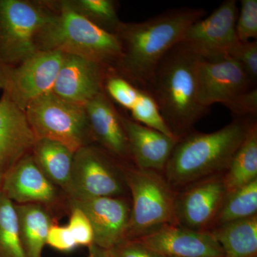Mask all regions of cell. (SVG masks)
<instances>
[{"mask_svg": "<svg viewBox=\"0 0 257 257\" xmlns=\"http://www.w3.org/2000/svg\"><path fill=\"white\" fill-rule=\"evenodd\" d=\"M0 257H26L14 203L0 193Z\"/></svg>", "mask_w": 257, "mask_h": 257, "instance_id": "obj_26", "label": "cell"}, {"mask_svg": "<svg viewBox=\"0 0 257 257\" xmlns=\"http://www.w3.org/2000/svg\"><path fill=\"white\" fill-rule=\"evenodd\" d=\"M130 111L133 121L157 130L171 138H177L166 124L156 101L148 91L141 89L138 101Z\"/></svg>", "mask_w": 257, "mask_h": 257, "instance_id": "obj_27", "label": "cell"}, {"mask_svg": "<svg viewBox=\"0 0 257 257\" xmlns=\"http://www.w3.org/2000/svg\"><path fill=\"white\" fill-rule=\"evenodd\" d=\"M50 2L55 13L37 35V51L78 56L114 69L121 57L117 37L77 14L64 0Z\"/></svg>", "mask_w": 257, "mask_h": 257, "instance_id": "obj_4", "label": "cell"}, {"mask_svg": "<svg viewBox=\"0 0 257 257\" xmlns=\"http://www.w3.org/2000/svg\"><path fill=\"white\" fill-rule=\"evenodd\" d=\"M199 60L179 43L160 61L147 89L179 140L192 132L198 120L209 110L198 100Z\"/></svg>", "mask_w": 257, "mask_h": 257, "instance_id": "obj_2", "label": "cell"}, {"mask_svg": "<svg viewBox=\"0 0 257 257\" xmlns=\"http://www.w3.org/2000/svg\"><path fill=\"white\" fill-rule=\"evenodd\" d=\"M110 156L93 144L74 153L72 178L66 194L68 199L122 197L126 186L122 167L115 165Z\"/></svg>", "mask_w": 257, "mask_h": 257, "instance_id": "obj_9", "label": "cell"}, {"mask_svg": "<svg viewBox=\"0 0 257 257\" xmlns=\"http://www.w3.org/2000/svg\"><path fill=\"white\" fill-rule=\"evenodd\" d=\"M74 155L62 144L47 139H37L32 152L39 168L65 194L70 185Z\"/></svg>", "mask_w": 257, "mask_h": 257, "instance_id": "obj_21", "label": "cell"}, {"mask_svg": "<svg viewBox=\"0 0 257 257\" xmlns=\"http://www.w3.org/2000/svg\"><path fill=\"white\" fill-rule=\"evenodd\" d=\"M255 215H257V179L226 194L213 224L219 226Z\"/></svg>", "mask_w": 257, "mask_h": 257, "instance_id": "obj_24", "label": "cell"}, {"mask_svg": "<svg viewBox=\"0 0 257 257\" xmlns=\"http://www.w3.org/2000/svg\"><path fill=\"white\" fill-rule=\"evenodd\" d=\"M238 13L235 0L223 2L207 18L192 24L179 44L200 60L226 58L239 42L236 35Z\"/></svg>", "mask_w": 257, "mask_h": 257, "instance_id": "obj_10", "label": "cell"}, {"mask_svg": "<svg viewBox=\"0 0 257 257\" xmlns=\"http://www.w3.org/2000/svg\"><path fill=\"white\" fill-rule=\"evenodd\" d=\"M63 58L57 51L37 52L17 65L0 66V89L25 111L32 101L52 92Z\"/></svg>", "mask_w": 257, "mask_h": 257, "instance_id": "obj_8", "label": "cell"}, {"mask_svg": "<svg viewBox=\"0 0 257 257\" xmlns=\"http://www.w3.org/2000/svg\"><path fill=\"white\" fill-rule=\"evenodd\" d=\"M70 9L98 28L116 35L122 25L118 16L117 3L113 0H64Z\"/></svg>", "mask_w": 257, "mask_h": 257, "instance_id": "obj_25", "label": "cell"}, {"mask_svg": "<svg viewBox=\"0 0 257 257\" xmlns=\"http://www.w3.org/2000/svg\"><path fill=\"white\" fill-rule=\"evenodd\" d=\"M254 121L235 117L217 131L190 132L181 138L165 169L168 183L179 187L226 172Z\"/></svg>", "mask_w": 257, "mask_h": 257, "instance_id": "obj_3", "label": "cell"}, {"mask_svg": "<svg viewBox=\"0 0 257 257\" xmlns=\"http://www.w3.org/2000/svg\"><path fill=\"white\" fill-rule=\"evenodd\" d=\"M111 250L115 257H165L138 239H125Z\"/></svg>", "mask_w": 257, "mask_h": 257, "instance_id": "obj_34", "label": "cell"}, {"mask_svg": "<svg viewBox=\"0 0 257 257\" xmlns=\"http://www.w3.org/2000/svg\"><path fill=\"white\" fill-rule=\"evenodd\" d=\"M223 181L226 194L257 179V124H251L247 135L230 162Z\"/></svg>", "mask_w": 257, "mask_h": 257, "instance_id": "obj_23", "label": "cell"}, {"mask_svg": "<svg viewBox=\"0 0 257 257\" xmlns=\"http://www.w3.org/2000/svg\"><path fill=\"white\" fill-rule=\"evenodd\" d=\"M133 198L126 239H137L167 224H178L171 185L157 172L122 167Z\"/></svg>", "mask_w": 257, "mask_h": 257, "instance_id": "obj_5", "label": "cell"}, {"mask_svg": "<svg viewBox=\"0 0 257 257\" xmlns=\"http://www.w3.org/2000/svg\"><path fill=\"white\" fill-rule=\"evenodd\" d=\"M2 193L15 204H38L51 209L60 202L58 187L39 168L32 153L5 172Z\"/></svg>", "mask_w": 257, "mask_h": 257, "instance_id": "obj_15", "label": "cell"}, {"mask_svg": "<svg viewBox=\"0 0 257 257\" xmlns=\"http://www.w3.org/2000/svg\"><path fill=\"white\" fill-rule=\"evenodd\" d=\"M84 107L94 143L115 158L131 159L121 114L104 91L88 101Z\"/></svg>", "mask_w": 257, "mask_h": 257, "instance_id": "obj_17", "label": "cell"}, {"mask_svg": "<svg viewBox=\"0 0 257 257\" xmlns=\"http://www.w3.org/2000/svg\"><path fill=\"white\" fill-rule=\"evenodd\" d=\"M47 244L63 252L73 251L77 247L67 226H61L57 222L52 224L49 230Z\"/></svg>", "mask_w": 257, "mask_h": 257, "instance_id": "obj_33", "label": "cell"}, {"mask_svg": "<svg viewBox=\"0 0 257 257\" xmlns=\"http://www.w3.org/2000/svg\"><path fill=\"white\" fill-rule=\"evenodd\" d=\"M137 239L165 257H224L210 231L179 224L165 225Z\"/></svg>", "mask_w": 257, "mask_h": 257, "instance_id": "obj_14", "label": "cell"}, {"mask_svg": "<svg viewBox=\"0 0 257 257\" xmlns=\"http://www.w3.org/2000/svg\"><path fill=\"white\" fill-rule=\"evenodd\" d=\"M198 100L209 109L216 103L227 104L253 87L242 67L228 57L223 60H200L197 64Z\"/></svg>", "mask_w": 257, "mask_h": 257, "instance_id": "obj_11", "label": "cell"}, {"mask_svg": "<svg viewBox=\"0 0 257 257\" xmlns=\"http://www.w3.org/2000/svg\"><path fill=\"white\" fill-rule=\"evenodd\" d=\"M69 206L84 211L94 231V243L99 247L114 248L126 239L131 204L123 197L69 199Z\"/></svg>", "mask_w": 257, "mask_h": 257, "instance_id": "obj_12", "label": "cell"}, {"mask_svg": "<svg viewBox=\"0 0 257 257\" xmlns=\"http://www.w3.org/2000/svg\"><path fill=\"white\" fill-rule=\"evenodd\" d=\"M5 172L3 169L0 167V193H2V187H3V179H4Z\"/></svg>", "mask_w": 257, "mask_h": 257, "instance_id": "obj_36", "label": "cell"}, {"mask_svg": "<svg viewBox=\"0 0 257 257\" xmlns=\"http://www.w3.org/2000/svg\"><path fill=\"white\" fill-rule=\"evenodd\" d=\"M109 69L94 61L64 54L52 92L64 100L84 106L104 91Z\"/></svg>", "mask_w": 257, "mask_h": 257, "instance_id": "obj_13", "label": "cell"}, {"mask_svg": "<svg viewBox=\"0 0 257 257\" xmlns=\"http://www.w3.org/2000/svg\"><path fill=\"white\" fill-rule=\"evenodd\" d=\"M88 257H115L112 250L99 247L95 244H92L88 247Z\"/></svg>", "mask_w": 257, "mask_h": 257, "instance_id": "obj_35", "label": "cell"}, {"mask_svg": "<svg viewBox=\"0 0 257 257\" xmlns=\"http://www.w3.org/2000/svg\"><path fill=\"white\" fill-rule=\"evenodd\" d=\"M229 57L240 64L253 87L257 82V42H238L230 52Z\"/></svg>", "mask_w": 257, "mask_h": 257, "instance_id": "obj_30", "label": "cell"}, {"mask_svg": "<svg viewBox=\"0 0 257 257\" xmlns=\"http://www.w3.org/2000/svg\"><path fill=\"white\" fill-rule=\"evenodd\" d=\"M20 239L26 257H42L51 226L57 222L50 208L38 204H15Z\"/></svg>", "mask_w": 257, "mask_h": 257, "instance_id": "obj_20", "label": "cell"}, {"mask_svg": "<svg viewBox=\"0 0 257 257\" xmlns=\"http://www.w3.org/2000/svg\"><path fill=\"white\" fill-rule=\"evenodd\" d=\"M37 140L25 111L3 94L0 98V167L5 174L32 153Z\"/></svg>", "mask_w": 257, "mask_h": 257, "instance_id": "obj_18", "label": "cell"}, {"mask_svg": "<svg viewBox=\"0 0 257 257\" xmlns=\"http://www.w3.org/2000/svg\"><path fill=\"white\" fill-rule=\"evenodd\" d=\"M236 35L239 42L257 38V1L241 0L236 23Z\"/></svg>", "mask_w": 257, "mask_h": 257, "instance_id": "obj_29", "label": "cell"}, {"mask_svg": "<svg viewBox=\"0 0 257 257\" xmlns=\"http://www.w3.org/2000/svg\"><path fill=\"white\" fill-rule=\"evenodd\" d=\"M204 15L202 9L179 8L141 23H123L116 35L121 57L115 72L147 90L160 61L178 45L187 28Z\"/></svg>", "mask_w": 257, "mask_h": 257, "instance_id": "obj_1", "label": "cell"}, {"mask_svg": "<svg viewBox=\"0 0 257 257\" xmlns=\"http://www.w3.org/2000/svg\"><path fill=\"white\" fill-rule=\"evenodd\" d=\"M104 91L111 101L114 100L119 105L130 111L138 101L141 89L111 68L106 73Z\"/></svg>", "mask_w": 257, "mask_h": 257, "instance_id": "obj_28", "label": "cell"}, {"mask_svg": "<svg viewBox=\"0 0 257 257\" xmlns=\"http://www.w3.org/2000/svg\"><path fill=\"white\" fill-rule=\"evenodd\" d=\"M50 1L0 0V66H15L35 55L40 30L53 16Z\"/></svg>", "mask_w": 257, "mask_h": 257, "instance_id": "obj_6", "label": "cell"}, {"mask_svg": "<svg viewBox=\"0 0 257 257\" xmlns=\"http://www.w3.org/2000/svg\"><path fill=\"white\" fill-rule=\"evenodd\" d=\"M236 118L256 117L257 89L253 87L236 96L224 105Z\"/></svg>", "mask_w": 257, "mask_h": 257, "instance_id": "obj_32", "label": "cell"}, {"mask_svg": "<svg viewBox=\"0 0 257 257\" xmlns=\"http://www.w3.org/2000/svg\"><path fill=\"white\" fill-rule=\"evenodd\" d=\"M121 119L131 159L137 167L155 172L165 170L178 139L167 136L121 114Z\"/></svg>", "mask_w": 257, "mask_h": 257, "instance_id": "obj_19", "label": "cell"}, {"mask_svg": "<svg viewBox=\"0 0 257 257\" xmlns=\"http://www.w3.org/2000/svg\"><path fill=\"white\" fill-rule=\"evenodd\" d=\"M209 231L224 257H257V215L214 226Z\"/></svg>", "mask_w": 257, "mask_h": 257, "instance_id": "obj_22", "label": "cell"}, {"mask_svg": "<svg viewBox=\"0 0 257 257\" xmlns=\"http://www.w3.org/2000/svg\"><path fill=\"white\" fill-rule=\"evenodd\" d=\"M226 195L223 177L211 176L189 187L175 199L177 223L190 229L206 230L213 224Z\"/></svg>", "mask_w": 257, "mask_h": 257, "instance_id": "obj_16", "label": "cell"}, {"mask_svg": "<svg viewBox=\"0 0 257 257\" xmlns=\"http://www.w3.org/2000/svg\"><path fill=\"white\" fill-rule=\"evenodd\" d=\"M25 113L37 139L57 142L74 153L94 143L84 106L64 100L52 92L32 101Z\"/></svg>", "mask_w": 257, "mask_h": 257, "instance_id": "obj_7", "label": "cell"}, {"mask_svg": "<svg viewBox=\"0 0 257 257\" xmlns=\"http://www.w3.org/2000/svg\"><path fill=\"white\" fill-rule=\"evenodd\" d=\"M70 217L67 227L77 246L89 247L94 243V231L92 224L84 211L74 206H69Z\"/></svg>", "mask_w": 257, "mask_h": 257, "instance_id": "obj_31", "label": "cell"}]
</instances>
